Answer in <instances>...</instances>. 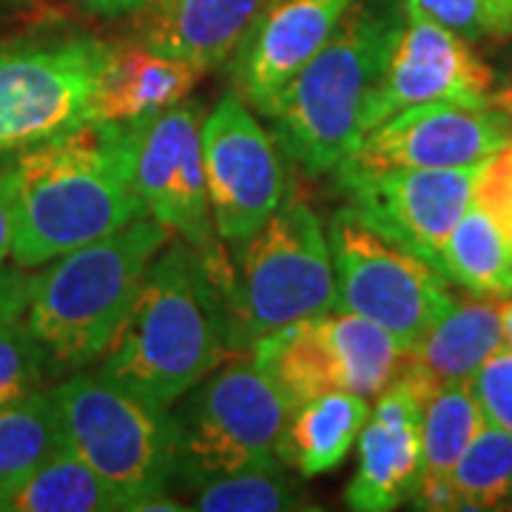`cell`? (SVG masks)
I'll list each match as a JSON object with an SVG mask.
<instances>
[{
    "instance_id": "obj_16",
    "label": "cell",
    "mask_w": 512,
    "mask_h": 512,
    "mask_svg": "<svg viewBox=\"0 0 512 512\" xmlns=\"http://www.w3.org/2000/svg\"><path fill=\"white\" fill-rule=\"evenodd\" d=\"M353 0H265L259 18L225 63L231 92L265 117L313 55L328 43Z\"/></svg>"
},
{
    "instance_id": "obj_11",
    "label": "cell",
    "mask_w": 512,
    "mask_h": 512,
    "mask_svg": "<svg viewBox=\"0 0 512 512\" xmlns=\"http://www.w3.org/2000/svg\"><path fill=\"white\" fill-rule=\"evenodd\" d=\"M202 160L214 228L239 248L279 211L291 191L288 160L239 94H222L202 117Z\"/></svg>"
},
{
    "instance_id": "obj_36",
    "label": "cell",
    "mask_w": 512,
    "mask_h": 512,
    "mask_svg": "<svg viewBox=\"0 0 512 512\" xmlns=\"http://www.w3.org/2000/svg\"><path fill=\"white\" fill-rule=\"evenodd\" d=\"M490 23H493V40L512 37V0H487Z\"/></svg>"
},
{
    "instance_id": "obj_22",
    "label": "cell",
    "mask_w": 512,
    "mask_h": 512,
    "mask_svg": "<svg viewBox=\"0 0 512 512\" xmlns=\"http://www.w3.org/2000/svg\"><path fill=\"white\" fill-rule=\"evenodd\" d=\"M436 271L473 296H512V242L484 208L470 202L441 248Z\"/></svg>"
},
{
    "instance_id": "obj_33",
    "label": "cell",
    "mask_w": 512,
    "mask_h": 512,
    "mask_svg": "<svg viewBox=\"0 0 512 512\" xmlns=\"http://www.w3.org/2000/svg\"><path fill=\"white\" fill-rule=\"evenodd\" d=\"M77 3L100 18H128V15H137L148 0H77Z\"/></svg>"
},
{
    "instance_id": "obj_38",
    "label": "cell",
    "mask_w": 512,
    "mask_h": 512,
    "mask_svg": "<svg viewBox=\"0 0 512 512\" xmlns=\"http://www.w3.org/2000/svg\"><path fill=\"white\" fill-rule=\"evenodd\" d=\"M0 3H23V0H0Z\"/></svg>"
},
{
    "instance_id": "obj_32",
    "label": "cell",
    "mask_w": 512,
    "mask_h": 512,
    "mask_svg": "<svg viewBox=\"0 0 512 512\" xmlns=\"http://www.w3.org/2000/svg\"><path fill=\"white\" fill-rule=\"evenodd\" d=\"M29 279L32 274H26V268H9L0 262V325L23 316L29 302Z\"/></svg>"
},
{
    "instance_id": "obj_17",
    "label": "cell",
    "mask_w": 512,
    "mask_h": 512,
    "mask_svg": "<svg viewBox=\"0 0 512 512\" xmlns=\"http://www.w3.org/2000/svg\"><path fill=\"white\" fill-rule=\"evenodd\" d=\"M430 393L407 370L376 396L359 433V464L345 490L356 512H390L404 504L421 473V410Z\"/></svg>"
},
{
    "instance_id": "obj_21",
    "label": "cell",
    "mask_w": 512,
    "mask_h": 512,
    "mask_svg": "<svg viewBox=\"0 0 512 512\" xmlns=\"http://www.w3.org/2000/svg\"><path fill=\"white\" fill-rule=\"evenodd\" d=\"M370 399L359 393H322L296 404L279 441V458L302 478L333 473L365 427Z\"/></svg>"
},
{
    "instance_id": "obj_2",
    "label": "cell",
    "mask_w": 512,
    "mask_h": 512,
    "mask_svg": "<svg viewBox=\"0 0 512 512\" xmlns=\"http://www.w3.org/2000/svg\"><path fill=\"white\" fill-rule=\"evenodd\" d=\"M231 356L220 293L200 251L171 237L97 370L137 402L168 413Z\"/></svg>"
},
{
    "instance_id": "obj_24",
    "label": "cell",
    "mask_w": 512,
    "mask_h": 512,
    "mask_svg": "<svg viewBox=\"0 0 512 512\" xmlns=\"http://www.w3.org/2000/svg\"><path fill=\"white\" fill-rule=\"evenodd\" d=\"M66 447L55 390L43 387L0 410V498Z\"/></svg>"
},
{
    "instance_id": "obj_26",
    "label": "cell",
    "mask_w": 512,
    "mask_h": 512,
    "mask_svg": "<svg viewBox=\"0 0 512 512\" xmlns=\"http://www.w3.org/2000/svg\"><path fill=\"white\" fill-rule=\"evenodd\" d=\"M487 416L473 384H441L421 410V473L419 478H450L458 458L484 430Z\"/></svg>"
},
{
    "instance_id": "obj_6",
    "label": "cell",
    "mask_w": 512,
    "mask_h": 512,
    "mask_svg": "<svg viewBox=\"0 0 512 512\" xmlns=\"http://www.w3.org/2000/svg\"><path fill=\"white\" fill-rule=\"evenodd\" d=\"M293 404L251 353L225 359L168 410L174 473L188 493L202 481L279 458Z\"/></svg>"
},
{
    "instance_id": "obj_20",
    "label": "cell",
    "mask_w": 512,
    "mask_h": 512,
    "mask_svg": "<svg viewBox=\"0 0 512 512\" xmlns=\"http://www.w3.org/2000/svg\"><path fill=\"white\" fill-rule=\"evenodd\" d=\"M202 74L205 72L185 60L157 55L137 43L114 49L97 97L94 120L140 123L183 103L200 83Z\"/></svg>"
},
{
    "instance_id": "obj_14",
    "label": "cell",
    "mask_w": 512,
    "mask_h": 512,
    "mask_svg": "<svg viewBox=\"0 0 512 512\" xmlns=\"http://www.w3.org/2000/svg\"><path fill=\"white\" fill-rule=\"evenodd\" d=\"M493 86L495 72L470 40L404 3V23L387 69L362 114V140L387 117L421 103L487 106Z\"/></svg>"
},
{
    "instance_id": "obj_7",
    "label": "cell",
    "mask_w": 512,
    "mask_h": 512,
    "mask_svg": "<svg viewBox=\"0 0 512 512\" xmlns=\"http://www.w3.org/2000/svg\"><path fill=\"white\" fill-rule=\"evenodd\" d=\"M114 46L83 29H46L0 43V157L94 120Z\"/></svg>"
},
{
    "instance_id": "obj_23",
    "label": "cell",
    "mask_w": 512,
    "mask_h": 512,
    "mask_svg": "<svg viewBox=\"0 0 512 512\" xmlns=\"http://www.w3.org/2000/svg\"><path fill=\"white\" fill-rule=\"evenodd\" d=\"M9 512H120L131 510V498L94 473L80 456L63 447L15 493L0 498Z\"/></svg>"
},
{
    "instance_id": "obj_12",
    "label": "cell",
    "mask_w": 512,
    "mask_h": 512,
    "mask_svg": "<svg viewBox=\"0 0 512 512\" xmlns=\"http://www.w3.org/2000/svg\"><path fill=\"white\" fill-rule=\"evenodd\" d=\"M481 165L382 168L336 174V180L359 220L436 268L444 242L473 202Z\"/></svg>"
},
{
    "instance_id": "obj_28",
    "label": "cell",
    "mask_w": 512,
    "mask_h": 512,
    "mask_svg": "<svg viewBox=\"0 0 512 512\" xmlns=\"http://www.w3.org/2000/svg\"><path fill=\"white\" fill-rule=\"evenodd\" d=\"M55 379L46 348L37 342L26 319L18 316L0 325V410L23 396L43 390Z\"/></svg>"
},
{
    "instance_id": "obj_37",
    "label": "cell",
    "mask_w": 512,
    "mask_h": 512,
    "mask_svg": "<svg viewBox=\"0 0 512 512\" xmlns=\"http://www.w3.org/2000/svg\"><path fill=\"white\" fill-rule=\"evenodd\" d=\"M501 322H504V345L512 348V296L501 299Z\"/></svg>"
},
{
    "instance_id": "obj_31",
    "label": "cell",
    "mask_w": 512,
    "mask_h": 512,
    "mask_svg": "<svg viewBox=\"0 0 512 512\" xmlns=\"http://www.w3.org/2000/svg\"><path fill=\"white\" fill-rule=\"evenodd\" d=\"M404 3L470 43L487 40V37L493 40L487 0H404Z\"/></svg>"
},
{
    "instance_id": "obj_27",
    "label": "cell",
    "mask_w": 512,
    "mask_h": 512,
    "mask_svg": "<svg viewBox=\"0 0 512 512\" xmlns=\"http://www.w3.org/2000/svg\"><path fill=\"white\" fill-rule=\"evenodd\" d=\"M458 510H493L512 504V433L484 424L453 470Z\"/></svg>"
},
{
    "instance_id": "obj_15",
    "label": "cell",
    "mask_w": 512,
    "mask_h": 512,
    "mask_svg": "<svg viewBox=\"0 0 512 512\" xmlns=\"http://www.w3.org/2000/svg\"><path fill=\"white\" fill-rule=\"evenodd\" d=\"M512 143V120L487 106L421 103L367 131L333 174L382 168H467Z\"/></svg>"
},
{
    "instance_id": "obj_3",
    "label": "cell",
    "mask_w": 512,
    "mask_h": 512,
    "mask_svg": "<svg viewBox=\"0 0 512 512\" xmlns=\"http://www.w3.org/2000/svg\"><path fill=\"white\" fill-rule=\"evenodd\" d=\"M404 23V0H353L328 43L262 120L302 177H325L362 143V114Z\"/></svg>"
},
{
    "instance_id": "obj_10",
    "label": "cell",
    "mask_w": 512,
    "mask_h": 512,
    "mask_svg": "<svg viewBox=\"0 0 512 512\" xmlns=\"http://www.w3.org/2000/svg\"><path fill=\"white\" fill-rule=\"evenodd\" d=\"M251 356L296 407L322 393L376 399L410 353L365 316L333 308L274 330L256 342Z\"/></svg>"
},
{
    "instance_id": "obj_29",
    "label": "cell",
    "mask_w": 512,
    "mask_h": 512,
    "mask_svg": "<svg viewBox=\"0 0 512 512\" xmlns=\"http://www.w3.org/2000/svg\"><path fill=\"white\" fill-rule=\"evenodd\" d=\"M473 202L487 211V217L512 242V143L493 154L478 171Z\"/></svg>"
},
{
    "instance_id": "obj_30",
    "label": "cell",
    "mask_w": 512,
    "mask_h": 512,
    "mask_svg": "<svg viewBox=\"0 0 512 512\" xmlns=\"http://www.w3.org/2000/svg\"><path fill=\"white\" fill-rule=\"evenodd\" d=\"M470 384L487 421L512 433V348L495 350Z\"/></svg>"
},
{
    "instance_id": "obj_35",
    "label": "cell",
    "mask_w": 512,
    "mask_h": 512,
    "mask_svg": "<svg viewBox=\"0 0 512 512\" xmlns=\"http://www.w3.org/2000/svg\"><path fill=\"white\" fill-rule=\"evenodd\" d=\"M490 106L501 111V114H507L512 120V57L507 60L501 77L495 74V86L493 92H490Z\"/></svg>"
},
{
    "instance_id": "obj_18",
    "label": "cell",
    "mask_w": 512,
    "mask_h": 512,
    "mask_svg": "<svg viewBox=\"0 0 512 512\" xmlns=\"http://www.w3.org/2000/svg\"><path fill=\"white\" fill-rule=\"evenodd\" d=\"M265 0H148L131 15L134 40L200 72L222 69L259 18Z\"/></svg>"
},
{
    "instance_id": "obj_25",
    "label": "cell",
    "mask_w": 512,
    "mask_h": 512,
    "mask_svg": "<svg viewBox=\"0 0 512 512\" xmlns=\"http://www.w3.org/2000/svg\"><path fill=\"white\" fill-rule=\"evenodd\" d=\"M188 510L200 512H282L305 510V478L282 458L262 461L228 476L202 481L188 490Z\"/></svg>"
},
{
    "instance_id": "obj_1",
    "label": "cell",
    "mask_w": 512,
    "mask_h": 512,
    "mask_svg": "<svg viewBox=\"0 0 512 512\" xmlns=\"http://www.w3.org/2000/svg\"><path fill=\"white\" fill-rule=\"evenodd\" d=\"M137 134L140 123L89 120L0 165L15 220V265L35 271L148 217L134 183Z\"/></svg>"
},
{
    "instance_id": "obj_34",
    "label": "cell",
    "mask_w": 512,
    "mask_h": 512,
    "mask_svg": "<svg viewBox=\"0 0 512 512\" xmlns=\"http://www.w3.org/2000/svg\"><path fill=\"white\" fill-rule=\"evenodd\" d=\"M12 237H15V220H12V202H9V188L0 168V262L12 256Z\"/></svg>"
},
{
    "instance_id": "obj_4",
    "label": "cell",
    "mask_w": 512,
    "mask_h": 512,
    "mask_svg": "<svg viewBox=\"0 0 512 512\" xmlns=\"http://www.w3.org/2000/svg\"><path fill=\"white\" fill-rule=\"evenodd\" d=\"M237 251L231 254L222 239L200 251L220 293L231 353H251L274 330L336 308L328 225L302 191L291 188L274 217Z\"/></svg>"
},
{
    "instance_id": "obj_8",
    "label": "cell",
    "mask_w": 512,
    "mask_h": 512,
    "mask_svg": "<svg viewBox=\"0 0 512 512\" xmlns=\"http://www.w3.org/2000/svg\"><path fill=\"white\" fill-rule=\"evenodd\" d=\"M66 447L131 498V510H188L171 498V427L100 370H77L52 387Z\"/></svg>"
},
{
    "instance_id": "obj_9",
    "label": "cell",
    "mask_w": 512,
    "mask_h": 512,
    "mask_svg": "<svg viewBox=\"0 0 512 512\" xmlns=\"http://www.w3.org/2000/svg\"><path fill=\"white\" fill-rule=\"evenodd\" d=\"M328 239L336 308L370 319L407 353L456 308L447 279L430 262L387 242L348 205L330 217Z\"/></svg>"
},
{
    "instance_id": "obj_13",
    "label": "cell",
    "mask_w": 512,
    "mask_h": 512,
    "mask_svg": "<svg viewBox=\"0 0 512 512\" xmlns=\"http://www.w3.org/2000/svg\"><path fill=\"white\" fill-rule=\"evenodd\" d=\"M134 183L148 217L174 237L197 251L220 242L202 160L200 100L185 97L183 103L140 120Z\"/></svg>"
},
{
    "instance_id": "obj_19",
    "label": "cell",
    "mask_w": 512,
    "mask_h": 512,
    "mask_svg": "<svg viewBox=\"0 0 512 512\" xmlns=\"http://www.w3.org/2000/svg\"><path fill=\"white\" fill-rule=\"evenodd\" d=\"M501 348V299L476 296L470 302H456V308L410 350L404 370L433 393L441 384L470 382L478 367Z\"/></svg>"
},
{
    "instance_id": "obj_5",
    "label": "cell",
    "mask_w": 512,
    "mask_h": 512,
    "mask_svg": "<svg viewBox=\"0 0 512 512\" xmlns=\"http://www.w3.org/2000/svg\"><path fill=\"white\" fill-rule=\"evenodd\" d=\"M171 237L165 225L140 217L32 274L23 319L49 353L55 379L103 359Z\"/></svg>"
}]
</instances>
